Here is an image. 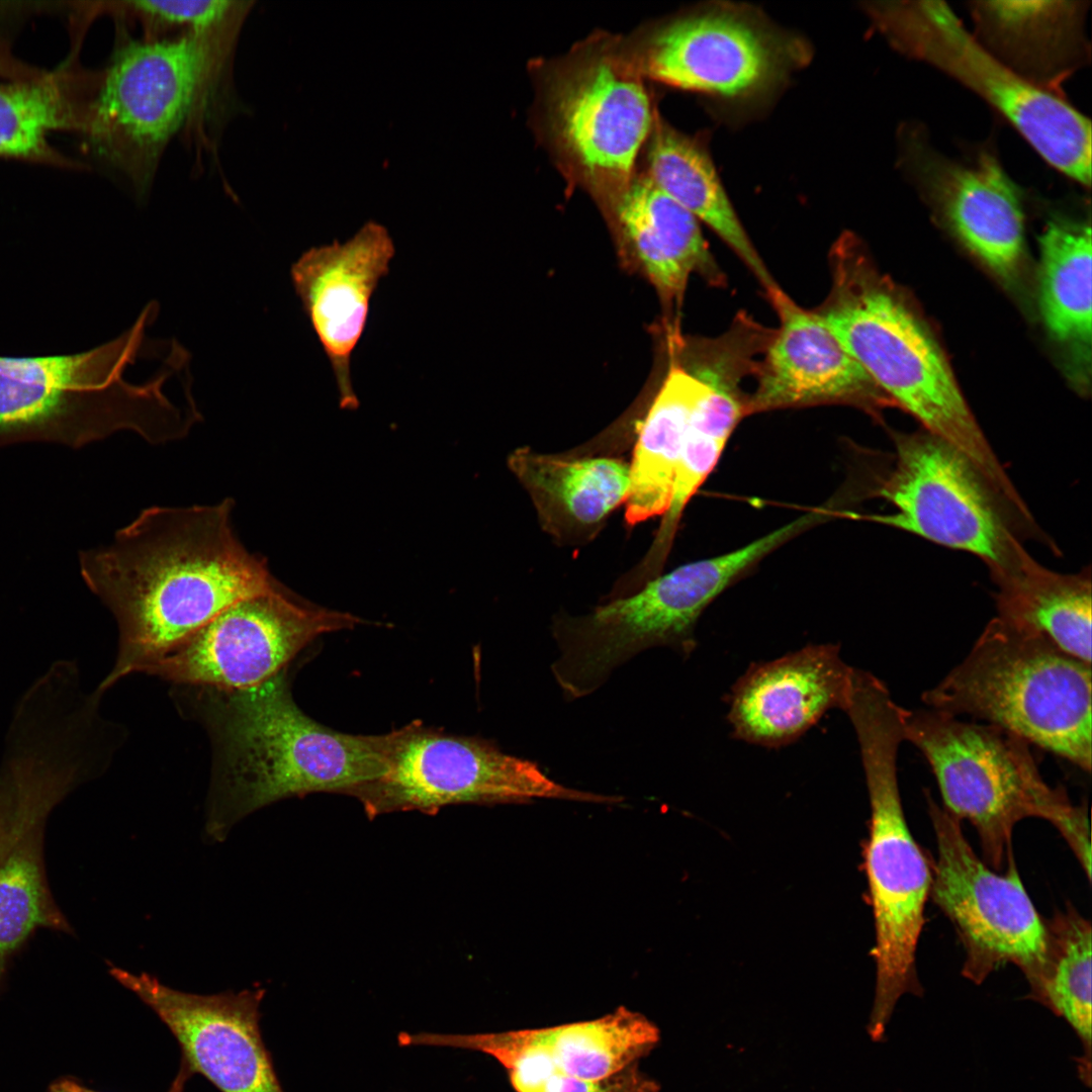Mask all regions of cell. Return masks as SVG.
I'll use <instances>...</instances> for the list:
<instances>
[{
  "label": "cell",
  "instance_id": "cell-1",
  "mask_svg": "<svg viewBox=\"0 0 1092 1092\" xmlns=\"http://www.w3.org/2000/svg\"><path fill=\"white\" fill-rule=\"evenodd\" d=\"M235 502L152 507L113 541L80 554L81 575L118 627L115 664L97 690L138 673L233 603L278 581L232 526Z\"/></svg>",
  "mask_w": 1092,
  "mask_h": 1092
},
{
  "label": "cell",
  "instance_id": "cell-2",
  "mask_svg": "<svg viewBox=\"0 0 1092 1092\" xmlns=\"http://www.w3.org/2000/svg\"><path fill=\"white\" fill-rule=\"evenodd\" d=\"M288 667L245 690L173 685L180 714L199 723L211 749L205 835L222 841L242 819L312 793L352 796L384 770L388 735L339 732L296 705Z\"/></svg>",
  "mask_w": 1092,
  "mask_h": 1092
},
{
  "label": "cell",
  "instance_id": "cell-3",
  "mask_svg": "<svg viewBox=\"0 0 1092 1092\" xmlns=\"http://www.w3.org/2000/svg\"><path fill=\"white\" fill-rule=\"evenodd\" d=\"M829 261L831 290L815 311L894 404L965 454L1007 514H1024L1027 506L936 344L877 276L857 241L842 236Z\"/></svg>",
  "mask_w": 1092,
  "mask_h": 1092
},
{
  "label": "cell",
  "instance_id": "cell-4",
  "mask_svg": "<svg viewBox=\"0 0 1092 1092\" xmlns=\"http://www.w3.org/2000/svg\"><path fill=\"white\" fill-rule=\"evenodd\" d=\"M157 310L149 303L128 330L85 352L0 356V446L46 441L81 447L122 430L154 444L185 437L200 418L188 410L193 404L179 407L166 392L182 372L179 364L167 361L143 383L124 378Z\"/></svg>",
  "mask_w": 1092,
  "mask_h": 1092
},
{
  "label": "cell",
  "instance_id": "cell-5",
  "mask_svg": "<svg viewBox=\"0 0 1092 1092\" xmlns=\"http://www.w3.org/2000/svg\"><path fill=\"white\" fill-rule=\"evenodd\" d=\"M1091 688V663L995 617L922 701L998 726L1089 772Z\"/></svg>",
  "mask_w": 1092,
  "mask_h": 1092
},
{
  "label": "cell",
  "instance_id": "cell-6",
  "mask_svg": "<svg viewBox=\"0 0 1092 1092\" xmlns=\"http://www.w3.org/2000/svg\"><path fill=\"white\" fill-rule=\"evenodd\" d=\"M927 760L944 810L976 828L988 861L1001 870L1011 854L1015 824L1028 817L1051 822L1091 874L1086 807L1042 778L1030 744L998 726L967 722L932 709L908 711L905 741Z\"/></svg>",
  "mask_w": 1092,
  "mask_h": 1092
},
{
  "label": "cell",
  "instance_id": "cell-7",
  "mask_svg": "<svg viewBox=\"0 0 1092 1092\" xmlns=\"http://www.w3.org/2000/svg\"><path fill=\"white\" fill-rule=\"evenodd\" d=\"M871 804L866 870L874 909L876 990L868 1031L884 1037L898 1000L921 995L915 968L932 874L907 825L897 777L906 715L895 703L861 702L848 714Z\"/></svg>",
  "mask_w": 1092,
  "mask_h": 1092
},
{
  "label": "cell",
  "instance_id": "cell-8",
  "mask_svg": "<svg viewBox=\"0 0 1092 1092\" xmlns=\"http://www.w3.org/2000/svg\"><path fill=\"white\" fill-rule=\"evenodd\" d=\"M875 26L907 57L951 76L992 105L1055 169L1091 182V123L1059 93L1026 79L986 49L942 1L866 4Z\"/></svg>",
  "mask_w": 1092,
  "mask_h": 1092
},
{
  "label": "cell",
  "instance_id": "cell-9",
  "mask_svg": "<svg viewBox=\"0 0 1092 1092\" xmlns=\"http://www.w3.org/2000/svg\"><path fill=\"white\" fill-rule=\"evenodd\" d=\"M816 524L808 512L741 548L681 565L632 595L572 617L565 642L573 664L587 679L604 684L649 648L668 647L687 659L697 647L695 630L706 608L753 564Z\"/></svg>",
  "mask_w": 1092,
  "mask_h": 1092
},
{
  "label": "cell",
  "instance_id": "cell-10",
  "mask_svg": "<svg viewBox=\"0 0 1092 1092\" xmlns=\"http://www.w3.org/2000/svg\"><path fill=\"white\" fill-rule=\"evenodd\" d=\"M387 734L383 772L352 795L371 818L398 811L435 814L457 804L622 800L565 787L536 762L506 753L483 738L447 734L420 721Z\"/></svg>",
  "mask_w": 1092,
  "mask_h": 1092
},
{
  "label": "cell",
  "instance_id": "cell-11",
  "mask_svg": "<svg viewBox=\"0 0 1092 1092\" xmlns=\"http://www.w3.org/2000/svg\"><path fill=\"white\" fill-rule=\"evenodd\" d=\"M214 29L123 48L89 101L82 132L142 192L212 66Z\"/></svg>",
  "mask_w": 1092,
  "mask_h": 1092
},
{
  "label": "cell",
  "instance_id": "cell-12",
  "mask_svg": "<svg viewBox=\"0 0 1092 1092\" xmlns=\"http://www.w3.org/2000/svg\"><path fill=\"white\" fill-rule=\"evenodd\" d=\"M891 470L874 491L894 510L849 518L872 521L979 557L991 575L1025 551L1012 524L970 459L925 430L893 433Z\"/></svg>",
  "mask_w": 1092,
  "mask_h": 1092
},
{
  "label": "cell",
  "instance_id": "cell-13",
  "mask_svg": "<svg viewBox=\"0 0 1092 1092\" xmlns=\"http://www.w3.org/2000/svg\"><path fill=\"white\" fill-rule=\"evenodd\" d=\"M363 622L312 605L277 582L233 603L138 673L173 685L245 690L287 668L322 634Z\"/></svg>",
  "mask_w": 1092,
  "mask_h": 1092
},
{
  "label": "cell",
  "instance_id": "cell-14",
  "mask_svg": "<svg viewBox=\"0 0 1092 1092\" xmlns=\"http://www.w3.org/2000/svg\"><path fill=\"white\" fill-rule=\"evenodd\" d=\"M927 800L937 844L930 893L963 941L964 975L979 984L999 967L1014 964L1038 1000L1048 960V929L1013 857L1005 874L991 871L968 843L960 820L937 806L929 794Z\"/></svg>",
  "mask_w": 1092,
  "mask_h": 1092
},
{
  "label": "cell",
  "instance_id": "cell-15",
  "mask_svg": "<svg viewBox=\"0 0 1092 1092\" xmlns=\"http://www.w3.org/2000/svg\"><path fill=\"white\" fill-rule=\"evenodd\" d=\"M109 972L166 1024L191 1074H201L220 1092H283L260 1030L264 989L198 995L146 973L113 966Z\"/></svg>",
  "mask_w": 1092,
  "mask_h": 1092
},
{
  "label": "cell",
  "instance_id": "cell-16",
  "mask_svg": "<svg viewBox=\"0 0 1092 1092\" xmlns=\"http://www.w3.org/2000/svg\"><path fill=\"white\" fill-rule=\"evenodd\" d=\"M803 48L736 11L679 18L659 29L644 57L645 72L662 83L737 97L760 91L796 64Z\"/></svg>",
  "mask_w": 1092,
  "mask_h": 1092
},
{
  "label": "cell",
  "instance_id": "cell-17",
  "mask_svg": "<svg viewBox=\"0 0 1092 1092\" xmlns=\"http://www.w3.org/2000/svg\"><path fill=\"white\" fill-rule=\"evenodd\" d=\"M903 164L951 233L1005 281L1018 275L1024 253V214L1017 187L989 151L972 162L948 159L921 129L906 127Z\"/></svg>",
  "mask_w": 1092,
  "mask_h": 1092
},
{
  "label": "cell",
  "instance_id": "cell-18",
  "mask_svg": "<svg viewBox=\"0 0 1092 1092\" xmlns=\"http://www.w3.org/2000/svg\"><path fill=\"white\" fill-rule=\"evenodd\" d=\"M551 97L554 130L568 157L595 182L624 188L652 123L639 74L617 57L594 56L563 75Z\"/></svg>",
  "mask_w": 1092,
  "mask_h": 1092
},
{
  "label": "cell",
  "instance_id": "cell-19",
  "mask_svg": "<svg viewBox=\"0 0 1092 1092\" xmlns=\"http://www.w3.org/2000/svg\"><path fill=\"white\" fill-rule=\"evenodd\" d=\"M394 256L387 230L368 222L343 243L304 251L291 265L293 288L329 360L343 410L359 406L351 359L365 331L371 298Z\"/></svg>",
  "mask_w": 1092,
  "mask_h": 1092
},
{
  "label": "cell",
  "instance_id": "cell-20",
  "mask_svg": "<svg viewBox=\"0 0 1092 1092\" xmlns=\"http://www.w3.org/2000/svg\"><path fill=\"white\" fill-rule=\"evenodd\" d=\"M780 327L765 348L747 415L818 404H848L877 416L894 404L815 310L780 287L766 292Z\"/></svg>",
  "mask_w": 1092,
  "mask_h": 1092
},
{
  "label": "cell",
  "instance_id": "cell-21",
  "mask_svg": "<svg viewBox=\"0 0 1092 1092\" xmlns=\"http://www.w3.org/2000/svg\"><path fill=\"white\" fill-rule=\"evenodd\" d=\"M851 671L833 643L752 663L726 697L733 736L767 748L793 743L829 710H843Z\"/></svg>",
  "mask_w": 1092,
  "mask_h": 1092
},
{
  "label": "cell",
  "instance_id": "cell-22",
  "mask_svg": "<svg viewBox=\"0 0 1092 1092\" xmlns=\"http://www.w3.org/2000/svg\"><path fill=\"white\" fill-rule=\"evenodd\" d=\"M616 212L648 277L669 302H679L691 274L712 286L725 275L711 254L698 218L648 176L631 180L619 193Z\"/></svg>",
  "mask_w": 1092,
  "mask_h": 1092
},
{
  "label": "cell",
  "instance_id": "cell-23",
  "mask_svg": "<svg viewBox=\"0 0 1092 1092\" xmlns=\"http://www.w3.org/2000/svg\"><path fill=\"white\" fill-rule=\"evenodd\" d=\"M509 465L556 536L590 533L629 491V466L615 458L566 459L520 448Z\"/></svg>",
  "mask_w": 1092,
  "mask_h": 1092
},
{
  "label": "cell",
  "instance_id": "cell-24",
  "mask_svg": "<svg viewBox=\"0 0 1092 1092\" xmlns=\"http://www.w3.org/2000/svg\"><path fill=\"white\" fill-rule=\"evenodd\" d=\"M1083 2L977 1L972 13L980 31L1034 84L1057 92L1083 61ZM1059 93V92H1057Z\"/></svg>",
  "mask_w": 1092,
  "mask_h": 1092
},
{
  "label": "cell",
  "instance_id": "cell-25",
  "mask_svg": "<svg viewBox=\"0 0 1092 1092\" xmlns=\"http://www.w3.org/2000/svg\"><path fill=\"white\" fill-rule=\"evenodd\" d=\"M992 578L997 619L1091 663L1089 567L1078 573L1056 572L1025 551L1013 566Z\"/></svg>",
  "mask_w": 1092,
  "mask_h": 1092
},
{
  "label": "cell",
  "instance_id": "cell-26",
  "mask_svg": "<svg viewBox=\"0 0 1092 1092\" xmlns=\"http://www.w3.org/2000/svg\"><path fill=\"white\" fill-rule=\"evenodd\" d=\"M708 388L699 364H672L639 430L629 466L626 522L664 516L693 413Z\"/></svg>",
  "mask_w": 1092,
  "mask_h": 1092
},
{
  "label": "cell",
  "instance_id": "cell-27",
  "mask_svg": "<svg viewBox=\"0 0 1092 1092\" xmlns=\"http://www.w3.org/2000/svg\"><path fill=\"white\" fill-rule=\"evenodd\" d=\"M540 1075L598 1081L639 1064L660 1040L645 1015L620 1006L596 1019L530 1028Z\"/></svg>",
  "mask_w": 1092,
  "mask_h": 1092
},
{
  "label": "cell",
  "instance_id": "cell-28",
  "mask_svg": "<svg viewBox=\"0 0 1092 1092\" xmlns=\"http://www.w3.org/2000/svg\"><path fill=\"white\" fill-rule=\"evenodd\" d=\"M57 806L52 799L35 804L0 852V986L12 959L36 930L74 933L46 873L44 832Z\"/></svg>",
  "mask_w": 1092,
  "mask_h": 1092
},
{
  "label": "cell",
  "instance_id": "cell-29",
  "mask_svg": "<svg viewBox=\"0 0 1092 1092\" xmlns=\"http://www.w3.org/2000/svg\"><path fill=\"white\" fill-rule=\"evenodd\" d=\"M647 175L662 191L708 224L739 257L765 292L779 287L743 229L707 153L671 129H659Z\"/></svg>",
  "mask_w": 1092,
  "mask_h": 1092
},
{
  "label": "cell",
  "instance_id": "cell-30",
  "mask_svg": "<svg viewBox=\"0 0 1092 1092\" xmlns=\"http://www.w3.org/2000/svg\"><path fill=\"white\" fill-rule=\"evenodd\" d=\"M65 69L27 81L0 84V157L73 167L49 143L57 130L82 131L89 100Z\"/></svg>",
  "mask_w": 1092,
  "mask_h": 1092
},
{
  "label": "cell",
  "instance_id": "cell-31",
  "mask_svg": "<svg viewBox=\"0 0 1092 1092\" xmlns=\"http://www.w3.org/2000/svg\"><path fill=\"white\" fill-rule=\"evenodd\" d=\"M1039 306L1059 342L1089 350L1091 344V226L1054 218L1040 237Z\"/></svg>",
  "mask_w": 1092,
  "mask_h": 1092
},
{
  "label": "cell",
  "instance_id": "cell-32",
  "mask_svg": "<svg viewBox=\"0 0 1092 1092\" xmlns=\"http://www.w3.org/2000/svg\"><path fill=\"white\" fill-rule=\"evenodd\" d=\"M1048 960L1038 1001L1064 1017L1081 1039L1083 1080L1090 1082L1091 925L1067 909L1046 925Z\"/></svg>",
  "mask_w": 1092,
  "mask_h": 1092
},
{
  "label": "cell",
  "instance_id": "cell-33",
  "mask_svg": "<svg viewBox=\"0 0 1092 1092\" xmlns=\"http://www.w3.org/2000/svg\"><path fill=\"white\" fill-rule=\"evenodd\" d=\"M738 423L731 410L707 398L699 400L676 468L670 506L649 552L647 566L655 567L662 562L687 504L717 464Z\"/></svg>",
  "mask_w": 1092,
  "mask_h": 1092
},
{
  "label": "cell",
  "instance_id": "cell-34",
  "mask_svg": "<svg viewBox=\"0 0 1092 1092\" xmlns=\"http://www.w3.org/2000/svg\"><path fill=\"white\" fill-rule=\"evenodd\" d=\"M122 10L136 16L148 30L185 26L200 31L213 28L235 15L242 2L233 1H129Z\"/></svg>",
  "mask_w": 1092,
  "mask_h": 1092
},
{
  "label": "cell",
  "instance_id": "cell-35",
  "mask_svg": "<svg viewBox=\"0 0 1092 1092\" xmlns=\"http://www.w3.org/2000/svg\"><path fill=\"white\" fill-rule=\"evenodd\" d=\"M516 1092H659V1084L639 1064L609 1078L588 1081L552 1075L509 1080Z\"/></svg>",
  "mask_w": 1092,
  "mask_h": 1092
},
{
  "label": "cell",
  "instance_id": "cell-36",
  "mask_svg": "<svg viewBox=\"0 0 1092 1092\" xmlns=\"http://www.w3.org/2000/svg\"><path fill=\"white\" fill-rule=\"evenodd\" d=\"M28 806L21 788L11 779L0 777V852L20 825Z\"/></svg>",
  "mask_w": 1092,
  "mask_h": 1092
},
{
  "label": "cell",
  "instance_id": "cell-37",
  "mask_svg": "<svg viewBox=\"0 0 1092 1092\" xmlns=\"http://www.w3.org/2000/svg\"><path fill=\"white\" fill-rule=\"evenodd\" d=\"M192 1074L190 1073V1071L181 1062L180 1071H179L177 1077L175 1078V1080L173 1081V1083H172V1085H171L168 1092H182L183 1089H184V1085H185L186 1080ZM48 1092H99V1091H96V1090H93L91 1088L86 1087L85 1085H83L82 1083H80L79 1081H77L74 1078L62 1077V1078H59V1079L55 1080L53 1083H51V1085L49 1086Z\"/></svg>",
  "mask_w": 1092,
  "mask_h": 1092
},
{
  "label": "cell",
  "instance_id": "cell-38",
  "mask_svg": "<svg viewBox=\"0 0 1092 1092\" xmlns=\"http://www.w3.org/2000/svg\"><path fill=\"white\" fill-rule=\"evenodd\" d=\"M15 70V61L6 49L0 47V77L10 78Z\"/></svg>",
  "mask_w": 1092,
  "mask_h": 1092
}]
</instances>
